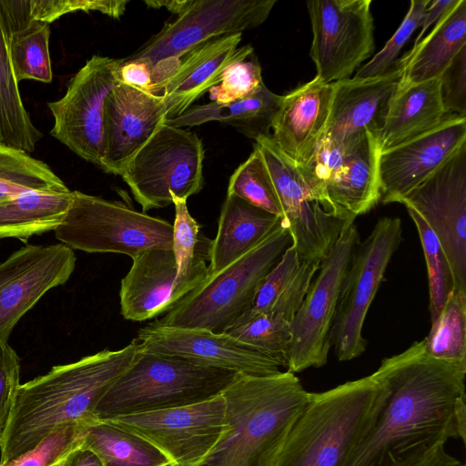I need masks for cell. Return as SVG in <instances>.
I'll use <instances>...</instances> for the list:
<instances>
[{"label":"cell","instance_id":"1","mask_svg":"<svg viewBox=\"0 0 466 466\" xmlns=\"http://www.w3.org/2000/svg\"><path fill=\"white\" fill-rule=\"evenodd\" d=\"M390 393L374 427L346 466H386L414 450L465 441L466 363L439 360L424 339L385 358L377 369Z\"/></svg>","mask_w":466,"mask_h":466},{"label":"cell","instance_id":"2","mask_svg":"<svg viewBox=\"0 0 466 466\" xmlns=\"http://www.w3.org/2000/svg\"><path fill=\"white\" fill-rule=\"evenodd\" d=\"M141 350L135 339L116 350H104L20 384L0 445V463L33 450L51 432L76 422H94L95 410Z\"/></svg>","mask_w":466,"mask_h":466},{"label":"cell","instance_id":"3","mask_svg":"<svg viewBox=\"0 0 466 466\" xmlns=\"http://www.w3.org/2000/svg\"><path fill=\"white\" fill-rule=\"evenodd\" d=\"M222 395L226 428L195 466H275L309 392L286 370L268 376L237 373Z\"/></svg>","mask_w":466,"mask_h":466},{"label":"cell","instance_id":"4","mask_svg":"<svg viewBox=\"0 0 466 466\" xmlns=\"http://www.w3.org/2000/svg\"><path fill=\"white\" fill-rule=\"evenodd\" d=\"M390 393L377 370L322 392H309L275 466H346L374 427Z\"/></svg>","mask_w":466,"mask_h":466},{"label":"cell","instance_id":"5","mask_svg":"<svg viewBox=\"0 0 466 466\" xmlns=\"http://www.w3.org/2000/svg\"><path fill=\"white\" fill-rule=\"evenodd\" d=\"M236 372L142 350L95 410L96 420L188 406L221 394Z\"/></svg>","mask_w":466,"mask_h":466},{"label":"cell","instance_id":"6","mask_svg":"<svg viewBox=\"0 0 466 466\" xmlns=\"http://www.w3.org/2000/svg\"><path fill=\"white\" fill-rule=\"evenodd\" d=\"M292 245L282 220L252 249L208 276L157 322L172 327L226 332L250 308L267 274Z\"/></svg>","mask_w":466,"mask_h":466},{"label":"cell","instance_id":"7","mask_svg":"<svg viewBox=\"0 0 466 466\" xmlns=\"http://www.w3.org/2000/svg\"><path fill=\"white\" fill-rule=\"evenodd\" d=\"M54 231L62 244L88 253H119L133 258L150 248L173 247V225L167 220L77 190Z\"/></svg>","mask_w":466,"mask_h":466},{"label":"cell","instance_id":"8","mask_svg":"<svg viewBox=\"0 0 466 466\" xmlns=\"http://www.w3.org/2000/svg\"><path fill=\"white\" fill-rule=\"evenodd\" d=\"M205 150L196 133L161 123L120 174L143 212L165 208L203 187Z\"/></svg>","mask_w":466,"mask_h":466},{"label":"cell","instance_id":"9","mask_svg":"<svg viewBox=\"0 0 466 466\" xmlns=\"http://www.w3.org/2000/svg\"><path fill=\"white\" fill-rule=\"evenodd\" d=\"M401 234L399 218H381L353 253L329 332L330 347L339 361L358 358L366 350L364 321Z\"/></svg>","mask_w":466,"mask_h":466},{"label":"cell","instance_id":"10","mask_svg":"<svg viewBox=\"0 0 466 466\" xmlns=\"http://www.w3.org/2000/svg\"><path fill=\"white\" fill-rule=\"evenodd\" d=\"M355 223L342 231L321 260L305 299L290 321V341L285 368L296 373L327 363L332 327L341 285L360 242Z\"/></svg>","mask_w":466,"mask_h":466},{"label":"cell","instance_id":"11","mask_svg":"<svg viewBox=\"0 0 466 466\" xmlns=\"http://www.w3.org/2000/svg\"><path fill=\"white\" fill-rule=\"evenodd\" d=\"M254 145L268 169L281 220L299 259L319 265L342 231L355 220L327 212L312 198L296 166L279 148L271 134L257 137Z\"/></svg>","mask_w":466,"mask_h":466},{"label":"cell","instance_id":"12","mask_svg":"<svg viewBox=\"0 0 466 466\" xmlns=\"http://www.w3.org/2000/svg\"><path fill=\"white\" fill-rule=\"evenodd\" d=\"M274 0H184L177 18L166 23L126 59H179L195 46L223 35L255 28L268 17Z\"/></svg>","mask_w":466,"mask_h":466},{"label":"cell","instance_id":"13","mask_svg":"<svg viewBox=\"0 0 466 466\" xmlns=\"http://www.w3.org/2000/svg\"><path fill=\"white\" fill-rule=\"evenodd\" d=\"M119 59L93 56L74 75L63 97L47 106L54 116L51 135L83 159L103 167L104 106L118 83Z\"/></svg>","mask_w":466,"mask_h":466},{"label":"cell","instance_id":"14","mask_svg":"<svg viewBox=\"0 0 466 466\" xmlns=\"http://www.w3.org/2000/svg\"><path fill=\"white\" fill-rule=\"evenodd\" d=\"M371 0L307 2L318 77L330 84L350 76L374 51Z\"/></svg>","mask_w":466,"mask_h":466},{"label":"cell","instance_id":"15","mask_svg":"<svg viewBox=\"0 0 466 466\" xmlns=\"http://www.w3.org/2000/svg\"><path fill=\"white\" fill-rule=\"evenodd\" d=\"M108 421L150 442L171 466H195L212 450L227 425L221 394L196 404L118 417Z\"/></svg>","mask_w":466,"mask_h":466},{"label":"cell","instance_id":"16","mask_svg":"<svg viewBox=\"0 0 466 466\" xmlns=\"http://www.w3.org/2000/svg\"><path fill=\"white\" fill-rule=\"evenodd\" d=\"M400 203L415 210L438 238L453 291L466 292V144Z\"/></svg>","mask_w":466,"mask_h":466},{"label":"cell","instance_id":"17","mask_svg":"<svg viewBox=\"0 0 466 466\" xmlns=\"http://www.w3.org/2000/svg\"><path fill=\"white\" fill-rule=\"evenodd\" d=\"M136 339L143 351L245 375H273L283 367L278 360L226 332L166 326L155 320L140 329Z\"/></svg>","mask_w":466,"mask_h":466},{"label":"cell","instance_id":"18","mask_svg":"<svg viewBox=\"0 0 466 466\" xmlns=\"http://www.w3.org/2000/svg\"><path fill=\"white\" fill-rule=\"evenodd\" d=\"M75 252L64 244L26 245L0 263V343L50 289L75 270Z\"/></svg>","mask_w":466,"mask_h":466},{"label":"cell","instance_id":"19","mask_svg":"<svg viewBox=\"0 0 466 466\" xmlns=\"http://www.w3.org/2000/svg\"><path fill=\"white\" fill-rule=\"evenodd\" d=\"M465 144L466 116L448 115L432 129L382 150L380 202L400 203Z\"/></svg>","mask_w":466,"mask_h":466},{"label":"cell","instance_id":"20","mask_svg":"<svg viewBox=\"0 0 466 466\" xmlns=\"http://www.w3.org/2000/svg\"><path fill=\"white\" fill-rule=\"evenodd\" d=\"M132 260L119 290L120 311L127 320L144 321L167 313L208 277L179 278L172 248H150Z\"/></svg>","mask_w":466,"mask_h":466},{"label":"cell","instance_id":"21","mask_svg":"<svg viewBox=\"0 0 466 466\" xmlns=\"http://www.w3.org/2000/svg\"><path fill=\"white\" fill-rule=\"evenodd\" d=\"M165 121L160 96L117 83L104 106L102 169L120 176L131 157Z\"/></svg>","mask_w":466,"mask_h":466},{"label":"cell","instance_id":"22","mask_svg":"<svg viewBox=\"0 0 466 466\" xmlns=\"http://www.w3.org/2000/svg\"><path fill=\"white\" fill-rule=\"evenodd\" d=\"M343 140L342 162L326 183L319 205L327 212L355 220L380 199V136L364 129Z\"/></svg>","mask_w":466,"mask_h":466},{"label":"cell","instance_id":"23","mask_svg":"<svg viewBox=\"0 0 466 466\" xmlns=\"http://www.w3.org/2000/svg\"><path fill=\"white\" fill-rule=\"evenodd\" d=\"M242 34L212 38L188 51L158 88L166 120L176 117L218 85L230 65L254 53L250 45L238 46Z\"/></svg>","mask_w":466,"mask_h":466},{"label":"cell","instance_id":"24","mask_svg":"<svg viewBox=\"0 0 466 466\" xmlns=\"http://www.w3.org/2000/svg\"><path fill=\"white\" fill-rule=\"evenodd\" d=\"M405 65L403 56L380 76L365 79L345 78L331 83L332 99L324 136L340 141L364 129L380 136Z\"/></svg>","mask_w":466,"mask_h":466},{"label":"cell","instance_id":"25","mask_svg":"<svg viewBox=\"0 0 466 466\" xmlns=\"http://www.w3.org/2000/svg\"><path fill=\"white\" fill-rule=\"evenodd\" d=\"M332 92L331 83L324 84L315 76L283 96L271 137L296 167L310 159L326 133Z\"/></svg>","mask_w":466,"mask_h":466},{"label":"cell","instance_id":"26","mask_svg":"<svg viewBox=\"0 0 466 466\" xmlns=\"http://www.w3.org/2000/svg\"><path fill=\"white\" fill-rule=\"evenodd\" d=\"M281 218L228 194L217 236L211 242L208 276L216 274L256 247Z\"/></svg>","mask_w":466,"mask_h":466},{"label":"cell","instance_id":"27","mask_svg":"<svg viewBox=\"0 0 466 466\" xmlns=\"http://www.w3.org/2000/svg\"><path fill=\"white\" fill-rule=\"evenodd\" d=\"M9 38V55L17 82L25 79L50 83L53 79L49 54L50 28L34 20L29 0H0Z\"/></svg>","mask_w":466,"mask_h":466},{"label":"cell","instance_id":"28","mask_svg":"<svg viewBox=\"0 0 466 466\" xmlns=\"http://www.w3.org/2000/svg\"><path fill=\"white\" fill-rule=\"evenodd\" d=\"M466 46V1L446 12L431 33L404 55L406 65L398 88L439 78Z\"/></svg>","mask_w":466,"mask_h":466},{"label":"cell","instance_id":"29","mask_svg":"<svg viewBox=\"0 0 466 466\" xmlns=\"http://www.w3.org/2000/svg\"><path fill=\"white\" fill-rule=\"evenodd\" d=\"M445 116L440 78L398 88L380 132L381 151L432 129Z\"/></svg>","mask_w":466,"mask_h":466},{"label":"cell","instance_id":"30","mask_svg":"<svg viewBox=\"0 0 466 466\" xmlns=\"http://www.w3.org/2000/svg\"><path fill=\"white\" fill-rule=\"evenodd\" d=\"M283 96L270 91L264 84L260 89L248 97L228 104L210 102L193 105L181 115L165 122L174 127H194L211 121H218L235 127L254 140L260 136L269 135Z\"/></svg>","mask_w":466,"mask_h":466},{"label":"cell","instance_id":"31","mask_svg":"<svg viewBox=\"0 0 466 466\" xmlns=\"http://www.w3.org/2000/svg\"><path fill=\"white\" fill-rule=\"evenodd\" d=\"M319 268V265L300 261L292 245L289 247L264 278L250 308L238 321L258 314L279 316L291 321Z\"/></svg>","mask_w":466,"mask_h":466},{"label":"cell","instance_id":"32","mask_svg":"<svg viewBox=\"0 0 466 466\" xmlns=\"http://www.w3.org/2000/svg\"><path fill=\"white\" fill-rule=\"evenodd\" d=\"M73 202V191H27L0 202V238L26 241L55 230Z\"/></svg>","mask_w":466,"mask_h":466},{"label":"cell","instance_id":"33","mask_svg":"<svg viewBox=\"0 0 466 466\" xmlns=\"http://www.w3.org/2000/svg\"><path fill=\"white\" fill-rule=\"evenodd\" d=\"M42 136L22 101L9 55L8 32L0 8V143L31 153Z\"/></svg>","mask_w":466,"mask_h":466},{"label":"cell","instance_id":"34","mask_svg":"<svg viewBox=\"0 0 466 466\" xmlns=\"http://www.w3.org/2000/svg\"><path fill=\"white\" fill-rule=\"evenodd\" d=\"M83 443L97 455L102 466H171L150 442L108 421L91 423Z\"/></svg>","mask_w":466,"mask_h":466},{"label":"cell","instance_id":"35","mask_svg":"<svg viewBox=\"0 0 466 466\" xmlns=\"http://www.w3.org/2000/svg\"><path fill=\"white\" fill-rule=\"evenodd\" d=\"M32 190L69 191L45 162L0 143V202Z\"/></svg>","mask_w":466,"mask_h":466},{"label":"cell","instance_id":"36","mask_svg":"<svg viewBox=\"0 0 466 466\" xmlns=\"http://www.w3.org/2000/svg\"><path fill=\"white\" fill-rule=\"evenodd\" d=\"M426 353L439 360L466 363V292L452 291L424 338Z\"/></svg>","mask_w":466,"mask_h":466},{"label":"cell","instance_id":"37","mask_svg":"<svg viewBox=\"0 0 466 466\" xmlns=\"http://www.w3.org/2000/svg\"><path fill=\"white\" fill-rule=\"evenodd\" d=\"M175 206L173 225V247L177 275L187 278L198 274H208L210 261L212 239L201 231L200 225L188 212L187 200L172 196Z\"/></svg>","mask_w":466,"mask_h":466},{"label":"cell","instance_id":"38","mask_svg":"<svg viewBox=\"0 0 466 466\" xmlns=\"http://www.w3.org/2000/svg\"><path fill=\"white\" fill-rule=\"evenodd\" d=\"M414 222L423 249L428 271L430 314L433 322L453 291V279L447 258L440 242L423 218L412 208H406Z\"/></svg>","mask_w":466,"mask_h":466},{"label":"cell","instance_id":"39","mask_svg":"<svg viewBox=\"0 0 466 466\" xmlns=\"http://www.w3.org/2000/svg\"><path fill=\"white\" fill-rule=\"evenodd\" d=\"M227 193L281 218L280 207L270 177L255 145L248 159L231 175Z\"/></svg>","mask_w":466,"mask_h":466},{"label":"cell","instance_id":"40","mask_svg":"<svg viewBox=\"0 0 466 466\" xmlns=\"http://www.w3.org/2000/svg\"><path fill=\"white\" fill-rule=\"evenodd\" d=\"M226 333L267 353L285 367L290 321L279 316L258 314L239 320Z\"/></svg>","mask_w":466,"mask_h":466},{"label":"cell","instance_id":"41","mask_svg":"<svg viewBox=\"0 0 466 466\" xmlns=\"http://www.w3.org/2000/svg\"><path fill=\"white\" fill-rule=\"evenodd\" d=\"M91 423L76 422L57 429L33 450L0 466H62L71 451L83 443Z\"/></svg>","mask_w":466,"mask_h":466},{"label":"cell","instance_id":"42","mask_svg":"<svg viewBox=\"0 0 466 466\" xmlns=\"http://www.w3.org/2000/svg\"><path fill=\"white\" fill-rule=\"evenodd\" d=\"M429 4L430 0L410 1L409 11L396 32L380 51L357 70L353 77L371 78L388 71L412 34L421 25Z\"/></svg>","mask_w":466,"mask_h":466},{"label":"cell","instance_id":"43","mask_svg":"<svg viewBox=\"0 0 466 466\" xmlns=\"http://www.w3.org/2000/svg\"><path fill=\"white\" fill-rule=\"evenodd\" d=\"M263 85L261 66L253 53L227 67L220 82L208 92L212 102L223 105L253 96Z\"/></svg>","mask_w":466,"mask_h":466},{"label":"cell","instance_id":"44","mask_svg":"<svg viewBox=\"0 0 466 466\" xmlns=\"http://www.w3.org/2000/svg\"><path fill=\"white\" fill-rule=\"evenodd\" d=\"M126 0H29L32 19L50 24L60 16L76 11H99L119 18L126 11Z\"/></svg>","mask_w":466,"mask_h":466},{"label":"cell","instance_id":"45","mask_svg":"<svg viewBox=\"0 0 466 466\" xmlns=\"http://www.w3.org/2000/svg\"><path fill=\"white\" fill-rule=\"evenodd\" d=\"M20 358L8 343H0V445L20 386Z\"/></svg>","mask_w":466,"mask_h":466},{"label":"cell","instance_id":"46","mask_svg":"<svg viewBox=\"0 0 466 466\" xmlns=\"http://www.w3.org/2000/svg\"><path fill=\"white\" fill-rule=\"evenodd\" d=\"M439 78L446 116H466V46L461 49Z\"/></svg>","mask_w":466,"mask_h":466},{"label":"cell","instance_id":"47","mask_svg":"<svg viewBox=\"0 0 466 466\" xmlns=\"http://www.w3.org/2000/svg\"><path fill=\"white\" fill-rule=\"evenodd\" d=\"M386 466H465V464L446 451L444 442H438L414 450Z\"/></svg>","mask_w":466,"mask_h":466},{"label":"cell","instance_id":"48","mask_svg":"<svg viewBox=\"0 0 466 466\" xmlns=\"http://www.w3.org/2000/svg\"><path fill=\"white\" fill-rule=\"evenodd\" d=\"M153 67V64L146 58L119 59L116 80L118 83L152 94Z\"/></svg>","mask_w":466,"mask_h":466},{"label":"cell","instance_id":"49","mask_svg":"<svg viewBox=\"0 0 466 466\" xmlns=\"http://www.w3.org/2000/svg\"><path fill=\"white\" fill-rule=\"evenodd\" d=\"M459 0H434L430 1V4L426 9L422 23L421 29L418 36L414 41L412 47L416 46L424 37V35L428 28L432 25L436 24L438 20L448 12L452 6H454Z\"/></svg>","mask_w":466,"mask_h":466},{"label":"cell","instance_id":"50","mask_svg":"<svg viewBox=\"0 0 466 466\" xmlns=\"http://www.w3.org/2000/svg\"><path fill=\"white\" fill-rule=\"evenodd\" d=\"M62 466H102L97 455L84 443L67 456Z\"/></svg>","mask_w":466,"mask_h":466},{"label":"cell","instance_id":"51","mask_svg":"<svg viewBox=\"0 0 466 466\" xmlns=\"http://www.w3.org/2000/svg\"><path fill=\"white\" fill-rule=\"evenodd\" d=\"M1 239V238H0Z\"/></svg>","mask_w":466,"mask_h":466}]
</instances>
